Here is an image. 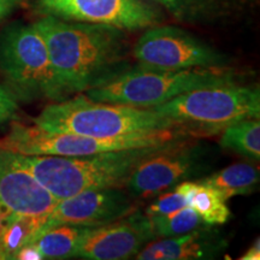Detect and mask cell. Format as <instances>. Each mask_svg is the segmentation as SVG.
<instances>
[{"label":"cell","mask_w":260,"mask_h":260,"mask_svg":"<svg viewBox=\"0 0 260 260\" xmlns=\"http://www.w3.org/2000/svg\"><path fill=\"white\" fill-rule=\"evenodd\" d=\"M67 95L87 90L128 69L125 30L45 15L34 23Z\"/></svg>","instance_id":"1"},{"label":"cell","mask_w":260,"mask_h":260,"mask_svg":"<svg viewBox=\"0 0 260 260\" xmlns=\"http://www.w3.org/2000/svg\"><path fill=\"white\" fill-rule=\"evenodd\" d=\"M180 140L183 139L83 157L27 155L10 151L9 153L16 165L31 175L48 193L59 200L83 190L124 188L140 162Z\"/></svg>","instance_id":"2"},{"label":"cell","mask_w":260,"mask_h":260,"mask_svg":"<svg viewBox=\"0 0 260 260\" xmlns=\"http://www.w3.org/2000/svg\"><path fill=\"white\" fill-rule=\"evenodd\" d=\"M32 122L52 132L75 133L98 139L134 138L165 130H183L152 107L94 102L86 95L50 104Z\"/></svg>","instance_id":"3"},{"label":"cell","mask_w":260,"mask_h":260,"mask_svg":"<svg viewBox=\"0 0 260 260\" xmlns=\"http://www.w3.org/2000/svg\"><path fill=\"white\" fill-rule=\"evenodd\" d=\"M236 82L228 68L160 70L129 67L105 82L84 92L94 102L153 107L190 90Z\"/></svg>","instance_id":"4"},{"label":"cell","mask_w":260,"mask_h":260,"mask_svg":"<svg viewBox=\"0 0 260 260\" xmlns=\"http://www.w3.org/2000/svg\"><path fill=\"white\" fill-rule=\"evenodd\" d=\"M0 76L17 102L68 95L58 82L44 38L34 23H12L0 31Z\"/></svg>","instance_id":"5"},{"label":"cell","mask_w":260,"mask_h":260,"mask_svg":"<svg viewBox=\"0 0 260 260\" xmlns=\"http://www.w3.org/2000/svg\"><path fill=\"white\" fill-rule=\"evenodd\" d=\"M152 109L191 135H211L233 123L260 117L258 87L237 82L194 89Z\"/></svg>","instance_id":"6"},{"label":"cell","mask_w":260,"mask_h":260,"mask_svg":"<svg viewBox=\"0 0 260 260\" xmlns=\"http://www.w3.org/2000/svg\"><path fill=\"white\" fill-rule=\"evenodd\" d=\"M189 136L183 130H165L134 138L98 139L75 133L52 132L35 124L29 126L12 122L8 134L0 139V147L27 155L83 157L117 149L165 144L176 139H188Z\"/></svg>","instance_id":"7"},{"label":"cell","mask_w":260,"mask_h":260,"mask_svg":"<svg viewBox=\"0 0 260 260\" xmlns=\"http://www.w3.org/2000/svg\"><path fill=\"white\" fill-rule=\"evenodd\" d=\"M139 67L160 70L218 69L228 58L184 29L172 25L149 27L133 48Z\"/></svg>","instance_id":"8"},{"label":"cell","mask_w":260,"mask_h":260,"mask_svg":"<svg viewBox=\"0 0 260 260\" xmlns=\"http://www.w3.org/2000/svg\"><path fill=\"white\" fill-rule=\"evenodd\" d=\"M206 170L207 149L183 139L140 162L124 188L132 197L152 199Z\"/></svg>","instance_id":"9"},{"label":"cell","mask_w":260,"mask_h":260,"mask_svg":"<svg viewBox=\"0 0 260 260\" xmlns=\"http://www.w3.org/2000/svg\"><path fill=\"white\" fill-rule=\"evenodd\" d=\"M44 15L83 23L107 24L125 31L158 24L157 9L146 0H35Z\"/></svg>","instance_id":"10"},{"label":"cell","mask_w":260,"mask_h":260,"mask_svg":"<svg viewBox=\"0 0 260 260\" xmlns=\"http://www.w3.org/2000/svg\"><path fill=\"white\" fill-rule=\"evenodd\" d=\"M155 239L149 217L135 210L112 223L90 228L80 242L75 258L88 260L135 258L148 242Z\"/></svg>","instance_id":"11"},{"label":"cell","mask_w":260,"mask_h":260,"mask_svg":"<svg viewBox=\"0 0 260 260\" xmlns=\"http://www.w3.org/2000/svg\"><path fill=\"white\" fill-rule=\"evenodd\" d=\"M135 206L130 194L121 188L83 190L58 200L47 214L44 230L57 224L102 226L134 212Z\"/></svg>","instance_id":"12"},{"label":"cell","mask_w":260,"mask_h":260,"mask_svg":"<svg viewBox=\"0 0 260 260\" xmlns=\"http://www.w3.org/2000/svg\"><path fill=\"white\" fill-rule=\"evenodd\" d=\"M57 201L0 147V206L18 216H46Z\"/></svg>","instance_id":"13"},{"label":"cell","mask_w":260,"mask_h":260,"mask_svg":"<svg viewBox=\"0 0 260 260\" xmlns=\"http://www.w3.org/2000/svg\"><path fill=\"white\" fill-rule=\"evenodd\" d=\"M226 240L214 225L204 224L183 235L151 241L135 255L138 260L214 259L226 248Z\"/></svg>","instance_id":"14"},{"label":"cell","mask_w":260,"mask_h":260,"mask_svg":"<svg viewBox=\"0 0 260 260\" xmlns=\"http://www.w3.org/2000/svg\"><path fill=\"white\" fill-rule=\"evenodd\" d=\"M90 226L57 224L41 232L31 243L44 259H68L76 254L80 242Z\"/></svg>","instance_id":"15"},{"label":"cell","mask_w":260,"mask_h":260,"mask_svg":"<svg viewBox=\"0 0 260 260\" xmlns=\"http://www.w3.org/2000/svg\"><path fill=\"white\" fill-rule=\"evenodd\" d=\"M197 182L213 188L229 200L235 195L252 193L259 183V170L247 162H237Z\"/></svg>","instance_id":"16"},{"label":"cell","mask_w":260,"mask_h":260,"mask_svg":"<svg viewBox=\"0 0 260 260\" xmlns=\"http://www.w3.org/2000/svg\"><path fill=\"white\" fill-rule=\"evenodd\" d=\"M161 6L177 21L200 23L226 15L236 0H146Z\"/></svg>","instance_id":"17"},{"label":"cell","mask_w":260,"mask_h":260,"mask_svg":"<svg viewBox=\"0 0 260 260\" xmlns=\"http://www.w3.org/2000/svg\"><path fill=\"white\" fill-rule=\"evenodd\" d=\"M46 216H14L3 234L0 242V260H12L21 247L31 243L46 224Z\"/></svg>","instance_id":"18"},{"label":"cell","mask_w":260,"mask_h":260,"mask_svg":"<svg viewBox=\"0 0 260 260\" xmlns=\"http://www.w3.org/2000/svg\"><path fill=\"white\" fill-rule=\"evenodd\" d=\"M219 145L232 149L243 157L258 161L260 159V122L259 118H248L235 122L222 130Z\"/></svg>","instance_id":"19"},{"label":"cell","mask_w":260,"mask_h":260,"mask_svg":"<svg viewBox=\"0 0 260 260\" xmlns=\"http://www.w3.org/2000/svg\"><path fill=\"white\" fill-rule=\"evenodd\" d=\"M189 206L207 225H222L232 217L226 200L213 188L195 181L189 195Z\"/></svg>","instance_id":"20"},{"label":"cell","mask_w":260,"mask_h":260,"mask_svg":"<svg viewBox=\"0 0 260 260\" xmlns=\"http://www.w3.org/2000/svg\"><path fill=\"white\" fill-rule=\"evenodd\" d=\"M155 237L183 235L204 225L203 219L190 206H184L164 216L149 217Z\"/></svg>","instance_id":"21"},{"label":"cell","mask_w":260,"mask_h":260,"mask_svg":"<svg viewBox=\"0 0 260 260\" xmlns=\"http://www.w3.org/2000/svg\"><path fill=\"white\" fill-rule=\"evenodd\" d=\"M195 182L183 181L174 189L157 195V199L146 209L145 214L148 217H158L171 213L184 206H189V195Z\"/></svg>","instance_id":"22"},{"label":"cell","mask_w":260,"mask_h":260,"mask_svg":"<svg viewBox=\"0 0 260 260\" xmlns=\"http://www.w3.org/2000/svg\"><path fill=\"white\" fill-rule=\"evenodd\" d=\"M18 110L17 99L5 86L0 84V125L15 121Z\"/></svg>","instance_id":"23"},{"label":"cell","mask_w":260,"mask_h":260,"mask_svg":"<svg viewBox=\"0 0 260 260\" xmlns=\"http://www.w3.org/2000/svg\"><path fill=\"white\" fill-rule=\"evenodd\" d=\"M41 253L32 243H28L15 253L12 260H42Z\"/></svg>","instance_id":"24"},{"label":"cell","mask_w":260,"mask_h":260,"mask_svg":"<svg viewBox=\"0 0 260 260\" xmlns=\"http://www.w3.org/2000/svg\"><path fill=\"white\" fill-rule=\"evenodd\" d=\"M19 4L21 0H0V23L8 18Z\"/></svg>","instance_id":"25"},{"label":"cell","mask_w":260,"mask_h":260,"mask_svg":"<svg viewBox=\"0 0 260 260\" xmlns=\"http://www.w3.org/2000/svg\"><path fill=\"white\" fill-rule=\"evenodd\" d=\"M241 260H259L260 259V240L259 237L255 240V242L247 249L245 254H243Z\"/></svg>","instance_id":"26"},{"label":"cell","mask_w":260,"mask_h":260,"mask_svg":"<svg viewBox=\"0 0 260 260\" xmlns=\"http://www.w3.org/2000/svg\"><path fill=\"white\" fill-rule=\"evenodd\" d=\"M14 216H18V214L11 213L10 211L4 209L3 206H0V242H2V237H3V234L5 232L6 225H8L10 219H11Z\"/></svg>","instance_id":"27"}]
</instances>
